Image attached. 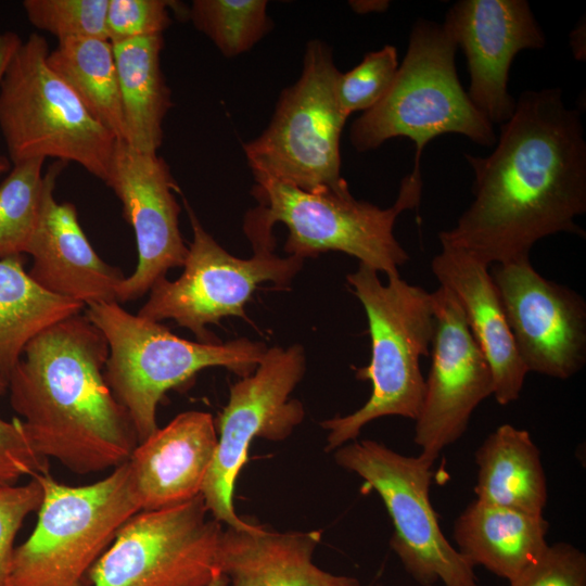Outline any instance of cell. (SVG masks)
Listing matches in <instances>:
<instances>
[{"label":"cell","instance_id":"1","mask_svg":"<svg viewBox=\"0 0 586 586\" xmlns=\"http://www.w3.org/2000/svg\"><path fill=\"white\" fill-rule=\"evenodd\" d=\"M487 156L466 153L473 200L441 244L461 249L486 266L530 258L534 244L557 233L584 235L586 140L579 111L559 88L523 91L499 126Z\"/></svg>","mask_w":586,"mask_h":586},{"label":"cell","instance_id":"2","mask_svg":"<svg viewBox=\"0 0 586 586\" xmlns=\"http://www.w3.org/2000/svg\"><path fill=\"white\" fill-rule=\"evenodd\" d=\"M109 344L79 314L36 334L8 379L10 404L35 450L69 471L114 469L138 444L104 378Z\"/></svg>","mask_w":586,"mask_h":586},{"label":"cell","instance_id":"3","mask_svg":"<svg viewBox=\"0 0 586 586\" xmlns=\"http://www.w3.org/2000/svg\"><path fill=\"white\" fill-rule=\"evenodd\" d=\"M378 271L359 264L346 276L361 303L371 342L369 364L355 377L371 383L368 400L354 412L321 422L328 431L327 451L355 441L362 428L383 417L416 420L422 405L425 379L420 359L429 356L434 335L432 293L410 284L399 275L382 283Z\"/></svg>","mask_w":586,"mask_h":586},{"label":"cell","instance_id":"4","mask_svg":"<svg viewBox=\"0 0 586 586\" xmlns=\"http://www.w3.org/2000/svg\"><path fill=\"white\" fill-rule=\"evenodd\" d=\"M85 316L109 344L104 378L127 410L138 443L158 429L156 408L167 391L208 367H224L247 377L268 348L246 337L226 343L184 340L161 322L131 315L117 302L87 305Z\"/></svg>","mask_w":586,"mask_h":586},{"label":"cell","instance_id":"5","mask_svg":"<svg viewBox=\"0 0 586 586\" xmlns=\"http://www.w3.org/2000/svg\"><path fill=\"white\" fill-rule=\"evenodd\" d=\"M254 178L258 205L247 212L243 226L272 233L276 224H283L289 230L284 244L289 255L305 259L329 251L343 252L386 277L399 275L398 268L409 259L394 235V226L403 212L420 204V167L404 177L394 204L387 208L358 201L349 191L307 192L267 176Z\"/></svg>","mask_w":586,"mask_h":586},{"label":"cell","instance_id":"6","mask_svg":"<svg viewBox=\"0 0 586 586\" xmlns=\"http://www.w3.org/2000/svg\"><path fill=\"white\" fill-rule=\"evenodd\" d=\"M457 49L443 24L416 21L390 90L353 122L352 145L367 152L386 140L408 138L416 146L413 167H420L428 143L442 135H462L475 144L494 146V125L475 109L458 79Z\"/></svg>","mask_w":586,"mask_h":586},{"label":"cell","instance_id":"7","mask_svg":"<svg viewBox=\"0 0 586 586\" xmlns=\"http://www.w3.org/2000/svg\"><path fill=\"white\" fill-rule=\"evenodd\" d=\"M36 33L22 40L0 78V131L12 165L52 157L105 182L117 139L48 66Z\"/></svg>","mask_w":586,"mask_h":586},{"label":"cell","instance_id":"8","mask_svg":"<svg viewBox=\"0 0 586 586\" xmlns=\"http://www.w3.org/2000/svg\"><path fill=\"white\" fill-rule=\"evenodd\" d=\"M33 477L42 487V501L31 534L14 549L10 585L91 586L92 566L141 511L128 462L80 486L63 484L49 471Z\"/></svg>","mask_w":586,"mask_h":586},{"label":"cell","instance_id":"9","mask_svg":"<svg viewBox=\"0 0 586 586\" xmlns=\"http://www.w3.org/2000/svg\"><path fill=\"white\" fill-rule=\"evenodd\" d=\"M331 48L307 43L300 78L284 89L260 136L243 143L253 175H263L307 192H348L341 176L340 140L348 116L340 107Z\"/></svg>","mask_w":586,"mask_h":586},{"label":"cell","instance_id":"10","mask_svg":"<svg viewBox=\"0 0 586 586\" xmlns=\"http://www.w3.org/2000/svg\"><path fill=\"white\" fill-rule=\"evenodd\" d=\"M334 460L383 501L393 524L392 550L420 585L480 586L474 568L444 535L430 500L432 467L373 440L352 441Z\"/></svg>","mask_w":586,"mask_h":586},{"label":"cell","instance_id":"11","mask_svg":"<svg viewBox=\"0 0 586 586\" xmlns=\"http://www.w3.org/2000/svg\"><path fill=\"white\" fill-rule=\"evenodd\" d=\"M183 204L193 234L183 271L174 281L166 277L157 280L138 315L156 322L173 319L194 333L199 342L217 343L207 324L231 316L246 319L244 306L256 288L268 281L286 288L304 259L278 256L275 245L267 244H252L251 258L235 257L203 228L186 199Z\"/></svg>","mask_w":586,"mask_h":586},{"label":"cell","instance_id":"12","mask_svg":"<svg viewBox=\"0 0 586 586\" xmlns=\"http://www.w3.org/2000/svg\"><path fill=\"white\" fill-rule=\"evenodd\" d=\"M305 369L302 345L272 346L267 348L252 374L231 385L228 403L215 421L218 441L202 489L205 505L218 522L238 530L255 525L235 512V482L249 459L254 438L283 441L302 423L304 407L290 395L303 379Z\"/></svg>","mask_w":586,"mask_h":586},{"label":"cell","instance_id":"13","mask_svg":"<svg viewBox=\"0 0 586 586\" xmlns=\"http://www.w3.org/2000/svg\"><path fill=\"white\" fill-rule=\"evenodd\" d=\"M203 495L139 511L118 531L89 573L91 586H206L220 574L221 523Z\"/></svg>","mask_w":586,"mask_h":586},{"label":"cell","instance_id":"14","mask_svg":"<svg viewBox=\"0 0 586 586\" xmlns=\"http://www.w3.org/2000/svg\"><path fill=\"white\" fill-rule=\"evenodd\" d=\"M432 298V360L413 436L419 455L430 463L464 434L472 413L494 390L489 365L455 295L440 285Z\"/></svg>","mask_w":586,"mask_h":586},{"label":"cell","instance_id":"15","mask_svg":"<svg viewBox=\"0 0 586 586\" xmlns=\"http://www.w3.org/2000/svg\"><path fill=\"white\" fill-rule=\"evenodd\" d=\"M491 276L528 372L559 380L586 362V303L574 290L548 280L530 258L494 265Z\"/></svg>","mask_w":586,"mask_h":586},{"label":"cell","instance_id":"16","mask_svg":"<svg viewBox=\"0 0 586 586\" xmlns=\"http://www.w3.org/2000/svg\"><path fill=\"white\" fill-rule=\"evenodd\" d=\"M104 183L122 202L138 249L137 268L117 290L119 304L141 297L169 269L182 267L188 247L180 232V206L175 196L180 190L157 153L141 152L117 141Z\"/></svg>","mask_w":586,"mask_h":586},{"label":"cell","instance_id":"17","mask_svg":"<svg viewBox=\"0 0 586 586\" xmlns=\"http://www.w3.org/2000/svg\"><path fill=\"white\" fill-rule=\"evenodd\" d=\"M443 26L464 53L472 104L492 125L507 122L517 101L508 90L515 55L546 44L528 2L460 0L448 10Z\"/></svg>","mask_w":586,"mask_h":586},{"label":"cell","instance_id":"18","mask_svg":"<svg viewBox=\"0 0 586 586\" xmlns=\"http://www.w3.org/2000/svg\"><path fill=\"white\" fill-rule=\"evenodd\" d=\"M66 163L53 162L43 175L44 189L39 220L27 247L33 257L29 277L44 291L85 306L117 302L126 278L95 253L69 202H58L54 189Z\"/></svg>","mask_w":586,"mask_h":586},{"label":"cell","instance_id":"19","mask_svg":"<svg viewBox=\"0 0 586 586\" xmlns=\"http://www.w3.org/2000/svg\"><path fill=\"white\" fill-rule=\"evenodd\" d=\"M217 441L212 415L191 410L138 443L127 462L140 510L173 507L202 494Z\"/></svg>","mask_w":586,"mask_h":586},{"label":"cell","instance_id":"20","mask_svg":"<svg viewBox=\"0 0 586 586\" xmlns=\"http://www.w3.org/2000/svg\"><path fill=\"white\" fill-rule=\"evenodd\" d=\"M441 246L432 258V272L459 303L489 365L493 396L506 406L520 397L528 371L518 353L489 267L461 249Z\"/></svg>","mask_w":586,"mask_h":586},{"label":"cell","instance_id":"21","mask_svg":"<svg viewBox=\"0 0 586 586\" xmlns=\"http://www.w3.org/2000/svg\"><path fill=\"white\" fill-rule=\"evenodd\" d=\"M321 534L227 526L217 548L218 572L228 586H360L357 578L328 572L314 562Z\"/></svg>","mask_w":586,"mask_h":586},{"label":"cell","instance_id":"22","mask_svg":"<svg viewBox=\"0 0 586 586\" xmlns=\"http://www.w3.org/2000/svg\"><path fill=\"white\" fill-rule=\"evenodd\" d=\"M543 514L472 500L454 522L456 549L474 568L511 582L547 547Z\"/></svg>","mask_w":586,"mask_h":586},{"label":"cell","instance_id":"23","mask_svg":"<svg viewBox=\"0 0 586 586\" xmlns=\"http://www.w3.org/2000/svg\"><path fill=\"white\" fill-rule=\"evenodd\" d=\"M475 499L518 511L543 514L547 480L540 451L531 434L506 423L475 451Z\"/></svg>","mask_w":586,"mask_h":586},{"label":"cell","instance_id":"24","mask_svg":"<svg viewBox=\"0 0 586 586\" xmlns=\"http://www.w3.org/2000/svg\"><path fill=\"white\" fill-rule=\"evenodd\" d=\"M163 48V35L113 44L124 123L123 141L145 153H157L163 143V123L173 106L171 91L161 67Z\"/></svg>","mask_w":586,"mask_h":586},{"label":"cell","instance_id":"25","mask_svg":"<svg viewBox=\"0 0 586 586\" xmlns=\"http://www.w3.org/2000/svg\"><path fill=\"white\" fill-rule=\"evenodd\" d=\"M25 262L24 255L0 259V377L7 381L36 334L85 308L41 289L26 272Z\"/></svg>","mask_w":586,"mask_h":586},{"label":"cell","instance_id":"26","mask_svg":"<svg viewBox=\"0 0 586 586\" xmlns=\"http://www.w3.org/2000/svg\"><path fill=\"white\" fill-rule=\"evenodd\" d=\"M48 66L74 91L117 141L124 123L113 44L103 38H71L49 51Z\"/></svg>","mask_w":586,"mask_h":586},{"label":"cell","instance_id":"27","mask_svg":"<svg viewBox=\"0 0 586 586\" xmlns=\"http://www.w3.org/2000/svg\"><path fill=\"white\" fill-rule=\"evenodd\" d=\"M266 0H194L188 17L226 58L251 50L272 28Z\"/></svg>","mask_w":586,"mask_h":586},{"label":"cell","instance_id":"28","mask_svg":"<svg viewBox=\"0 0 586 586\" xmlns=\"http://www.w3.org/2000/svg\"><path fill=\"white\" fill-rule=\"evenodd\" d=\"M44 161L12 165L0 183V259L26 254L41 212Z\"/></svg>","mask_w":586,"mask_h":586},{"label":"cell","instance_id":"29","mask_svg":"<svg viewBox=\"0 0 586 586\" xmlns=\"http://www.w3.org/2000/svg\"><path fill=\"white\" fill-rule=\"evenodd\" d=\"M109 0H25L28 22L58 41L71 38H103L106 35Z\"/></svg>","mask_w":586,"mask_h":586},{"label":"cell","instance_id":"30","mask_svg":"<svg viewBox=\"0 0 586 586\" xmlns=\"http://www.w3.org/2000/svg\"><path fill=\"white\" fill-rule=\"evenodd\" d=\"M399 66L394 46L364 55L359 64L346 73H339L335 82L336 98L342 111L349 116L374 107L390 90Z\"/></svg>","mask_w":586,"mask_h":586},{"label":"cell","instance_id":"31","mask_svg":"<svg viewBox=\"0 0 586 586\" xmlns=\"http://www.w3.org/2000/svg\"><path fill=\"white\" fill-rule=\"evenodd\" d=\"M179 7V2L166 0H109L107 40L114 44L163 35L171 24L170 10Z\"/></svg>","mask_w":586,"mask_h":586},{"label":"cell","instance_id":"32","mask_svg":"<svg viewBox=\"0 0 586 586\" xmlns=\"http://www.w3.org/2000/svg\"><path fill=\"white\" fill-rule=\"evenodd\" d=\"M42 496V487L36 477L23 485H0V586H11L15 537L25 519L39 510Z\"/></svg>","mask_w":586,"mask_h":586},{"label":"cell","instance_id":"33","mask_svg":"<svg viewBox=\"0 0 586 586\" xmlns=\"http://www.w3.org/2000/svg\"><path fill=\"white\" fill-rule=\"evenodd\" d=\"M510 586H586V555L568 543L547 545Z\"/></svg>","mask_w":586,"mask_h":586},{"label":"cell","instance_id":"34","mask_svg":"<svg viewBox=\"0 0 586 586\" xmlns=\"http://www.w3.org/2000/svg\"><path fill=\"white\" fill-rule=\"evenodd\" d=\"M49 471V460L41 457L27 437L21 419L0 417V485L16 484L20 479Z\"/></svg>","mask_w":586,"mask_h":586},{"label":"cell","instance_id":"35","mask_svg":"<svg viewBox=\"0 0 586 586\" xmlns=\"http://www.w3.org/2000/svg\"><path fill=\"white\" fill-rule=\"evenodd\" d=\"M22 39L14 31H0V78L11 55L20 44ZM11 168V162L4 156H0V176Z\"/></svg>","mask_w":586,"mask_h":586},{"label":"cell","instance_id":"36","mask_svg":"<svg viewBox=\"0 0 586 586\" xmlns=\"http://www.w3.org/2000/svg\"><path fill=\"white\" fill-rule=\"evenodd\" d=\"M348 3L357 14L382 13L390 7L386 0H353Z\"/></svg>","mask_w":586,"mask_h":586},{"label":"cell","instance_id":"37","mask_svg":"<svg viewBox=\"0 0 586 586\" xmlns=\"http://www.w3.org/2000/svg\"><path fill=\"white\" fill-rule=\"evenodd\" d=\"M570 44L575 59L585 60V22L579 23L570 35Z\"/></svg>","mask_w":586,"mask_h":586},{"label":"cell","instance_id":"38","mask_svg":"<svg viewBox=\"0 0 586 586\" xmlns=\"http://www.w3.org/2000/svg\"><path fill=\"white\" fill-rule=\"evenodd\" d=\"M206 586H228V579L224 574H218Z\"/></svg>","mask_w":586,"mask_h":586},{"label":"cell","instance_id":"39","mask_svg":"<svg viewBox=\"0 0 586 586\" xmlns=\"http://www.w3.org/2000/svg\"><path fill=\"white\" fill-rule=\"evenodd\" d=\"M8 390V381L0 377V395L4 394Z\"/></svg>","mask_w":586,"mask_h":586},{"label":"cell","instance_id":"40","mask_svg":"<svg viewBox=\"0 0 586 586\" xmlns=\"http://www.w3.org/2000/svg\"><path fill=\"white\" fill-rule=\"evenodd\" d=\"M375 586H382V585H375Z\"/></svg>","mask_w":586,"mask_h":586}]
</instances>
